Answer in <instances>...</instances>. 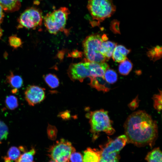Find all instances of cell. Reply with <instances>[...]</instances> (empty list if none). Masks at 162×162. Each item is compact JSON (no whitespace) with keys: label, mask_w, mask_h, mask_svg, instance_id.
Here are the masks:
<instances>
[{"label":"cell","mask_w":162,"mask_h":162,"mask_svg":"<svg viewBox=\"0 0 162 162\" xmlns=\"http://www.w3.org/2000/svg\"><path fill=\"white\" fill-rule=\"evenodd\" d=\"M127 142L138 147H152L158 136L156 121L145 111L139 110L131 114L124 124Z\"/></svg>","instance_id":"1"},{"label":"cell","mask_w":162,"mask_h":162,"mask_svg":"<svg viewBox=\"0 0 162 162\" xmlns=\"http://www.w3.org/2000/svg\"><path fill=\"white\" fill-rule=\"evenodd\" d=\"M91 127L90 131L92 134L93 139H96L100 133L105 132L110 135L113 134L115 130L112 126V121L107 111L101 109L88 113Z\"/></svg>","instance_id":"2"},{"label":"cell","mask_w":162,"mask_h":162,"mask_svg":"<svg viewBox=\"0 0 162 162\" xmlns=\"http://www.w3.org/2000/svg\"><path fill=\"white\" fill-rule=\"evenodd\" d=\"M87 8L96 25L110 17L116 10L112 0H88Z\"/></svg>","instance_id":"3"},{"label":"cell","mask_w":162,"mask_h":162,"mask_svg":"<svg viewBox=\"0 0 162 162\" xmlns=\"http://www.w3.org/2000/svg\"><path fill=\"white\" fill-rule=\"evenodd\" d=\"M103 40L100 35L93 34L87 36L83 42L84 53L87 61L97 63L108 60L100 52Z\"/></svg>","instance_id":"4"},{"label":"cell","mask_w":162,"mask_h":162,"mask_svg":"<svg viewBox=\"0 0 162 162\" xmlns=\"http://www.w3.org/2000/svg\"><path fill=\"white\" fill-rule=\"evenodd\" d=\"M70 13L68 8L63 7L47 14L44 17V22L49 32L56 34L59 31H63Z\"/></svg>","instance_id":"5"},{"label":"cell","mask_w":162,"mask_h":162,"mask_svg":"<svg viewBox=\"0 0 162 162\" xmlns=\"http://www.w3.org/2000/svg\"><path fill=\"white\" fill-rule=\"evenodd\" d=\"M127 142L126 136L123 135L114 140L109 139L106 144L100 146L101 158L99 162H108L119 159V152Z\"/></svg>","instance_id":"6"},{"label":"cell","mask_w":162,"mask_h":162,"mask_svg":"<svg viewBox=\"0 0 162 162\" xmlns=\"http://www.w3.org/2000/svg\"><path fill=\"white\" fill-rule=\"evenodd\" d=\"M75 151L70 142L61 139L50 147L48 154L55 162H68L70 154Z\"/></svg>","instance_id":"7"},{"label":"cell","mask_w":162,"mask_h":162,"mask_svg":"<svg viewBox=\"0 0 162 162\" xmlns=\"http://www.w3.org/2000/svg\"><path fill=\"white\" fill-rule=\"evenodd\" d=\"M43 20L41 12L35 8H31L25 10L18 19V27L34 28L40 26Z\"/></svg>","instance_id":"8"},{"label":"cell","mask_w":162,"mask_h":162,"mask_svg":"<svg viewBox=\"0 0 162 162\" xmlns=\"http://www.w3.org/2000/svg\"><path fill=\"white\" fill-rule=\"evenodd\" d=\"M69 76L73 81L79 80L82 82L87 77L90 76V73L84 62L71 64L68 71Z\"/></svg>","instance_id":"9"},{"label":"cell","mask_w":162,"mask_h":162,"mask_svg":"<svg viewBox=\"0 0 162 162\" xmlns=\"http://www.w3.org/2000/svg\"><path fill=\"white\" fill-rule=\"evenodd\" d=\"M25 99L30 106H33L40 103L45 98L44 88L36 86H31L25 91Z\"/></svg>","instance_id":"10"},{"label":"cell","mask_w":162,"mask_h":162,"mask_svg":"<svg viewBox=\"0 0 162 162\" xmlns=\"http://www.w3.org/2000/svg\"><path fill=\"white\" fill-rule=\"evenodd\" d=\"M84 62L89 71L90 76L104 77L105 72L109 67L108 64L105 62L97 63L90 62L87 61L86 59Z\"/></svg>","instance_id":"11"},{"label":"cell","mask_w":162,"mask_h":162,"mask_svg":"<svg viewBox=\"0 0 162 162\" xmlns=\"http://www.w3.org/2000/svg\"><path fill=\"white\" fill-rule=\"evenodd\" d=\"M89 77L90 79L89 84L92 88L96 89L98 91L104 92H107L110 90V88L109 84L106 81L104 77Z\"/></svg>","instance_id":"12"},{"label":"cell","mask_w":162,"mask_h":162,"mask_svg":"<svg viewBox=\"0 0 162 162\" xmlns=\"http://www.w3.org/2000/svg\"><path fill=\"white\" fill-rule=\"evenodd\" d=\"M101 158L100 150L88 148L84 152L83 162H99Z\"/></svg>","instance_id":"13"},{"label":"cell","mask_w":162,"mask_h":162,"mask_svg":"<svg viewBox=\"0 0 162 162\" xmlns=\"http://www.w3.org/2000/svg\"><path fill=\"white\" fill-rule=\"evenodd\" d=\"M130 51L122 45L116 46L112 55V59L117 62H122L127 58L126 56Z\"/></svg>","instance_id":"14"},{"label":"cell","mask_w":162,"mask_h":162,"mask_svg":"<svg viewBox=\"0 0 162 162\" xmlns=\"http://www.w3.org/2000/svg\"><path fill=\"white\" fill-rule=\"evenodd\" d=\"M0 4L3 9L7 12H13L19 10L20 2L19 0H0Z\"/></svg>","instance_id":"15"},{"label":"cell","mask_w":162,"mask_h":162,"mask_svg":"<svg viewBox=\"0 0 162 162\" xmlns=\"http://www.w3.org/2000/svg\"><path fill=\"white\" fill-rule=\"evenodd\" d=\"M116 45V43L112 41H103L102 44L100 52L108 60L112 56Z\"/></svg>","instance_id":"16"},{"label":"cell","mask_w":162,"mask_h":162,"mask_svg":"<svg viewBox=\"0 0 162 162\" xmlns=\"http://www.w3.org/2000/svg\"><path fill=\"white\" fill-rule=\"evenodd\" d=\"M6 79L11 86L14 89L20 88L23 84V80L21 77L14 74L12 72L7 76Z\"/></svg>","instance_id":"17"},{"label":"cell","mask_w":162,"mask_h":162,"mask_svg":"<svg viewBox=\"0 0 162 162\" xmlns=\"http://www.w3.org/2000/svg\"><path fill=\"white\" fill-rule=\"evenodd\" d=\"M145 159L147 162H162V154L160 148H154L149 152Z\"/></svg>","instance_id":"18"},{"label":"cell","mask_w":162,"mask_h":162,"mask_svg":"<svg viewBox=\"0 0 162 162\" xmlns=\"http://www.w3.org/2000/svg\"><path fill=\"white\" fill-rule=\"evenodd\" d=\"M20 148L12 146L9 149L6 156L4 158V162H13L16 160L21 155Z\"/></svg>","instance_id":"19"},{"label":"cell","mask_w":162,"mask_h":162,"mask_svg":"<svg viewBox=\"0 0 162 162\" xmlns=\"http://www.w3.org/2000/svg\"><path fill=\"white\" fill-rule=\"evenodd\" d=\"M162 51V47L157 46L150 49L147 52V55L151 60L154 62L161 58Z\"/></svg>","instance_id":"20"},{"label":"cell","mask_w":162,"mask_h":162,"mask_svg":"<svg viewBox=\"0 0 162 162\" xmlns=\"http://www.w3.org/2000/svg\"><path fill=\"white\" fill-rule=\"evenodd\" d=\"M121 62L118 67L119 73L123 75H127L132 69V63L127 58Z\"/></svg>","instance_id":"21"},{"label":"cell","mask_w":162,"mask_h":162,"mask_svg":"<svg viewBox=\"0 0 162 162\" xmlns=\"http://www.w3.org/2000/svg\"><path fill=\"white\" fill-rule=\"evenodd\" d=\"M44 80L48 86L52 89L57 87L59 85V80L54 74H47L44 76Z\"/></svg>","instance_id":"22"},{"label":"cell","mask_w":162,"mask_h":162,"mask_svg":"<svg viewBox=\"0 0 162 162\" xmlns=\"http://www.w3.org/2000/svg\"><path fill=\"white\" fill-rule=\"evenodd\" d=\"M35 152V149L32 148L29 151L21 155L15 162H34L33 158Z\"/></svg>","instance_id":"23"},{"label":"cell","mask_w":162,"mask_h":162,"mask_svg":"<svg viewBox=\"0 0 162 162\" xmlns=\"http://www.w3.org/2000/svg\"><path fill=\"white\" fill-rule=\"evenodd\" d=\"M104 78L109 84H113L117 80V75L116 72L111 69L106 70L104 75Z\"/></svg>","instance_id":"24"},{"label":"cell","mask_w":162,"mask_h":162,"mask_svg":"<svg viewBox=\"0 0 162 162\" xmlns=\"http://www.w3.org/2000/svg\"><path fill=\"white\" fill-rule=\"evenodd\" d=\"M7 107L9 109L13 110L18 106L17 98L14 96L10 95L7 97L5 100Z\"/></svg>","instance_id":"25"},{"label":"cell","mask_w":162,"mask_h":162,"mask_svg":"<svg viewBox=\"0 0 162 162\" xmlns=\"http://www.w3.org/2000/svg\"><path fill=\"white\" fill-rule=\"evenodd\" d=\"M154 100V108L160 112L162 109V93L161 91L157 94L154 95L153 97Z\"/></svg>","instance_id":"26"},{"label":"cell","mask_w":162,"mask_h":162,"mask_svg":"<svg viewBox=\"0 0 162 162\" xmlns=\"http://www.w3.org/2000/svg\"><path fill=\"white\" fill-rule=\"evenodd\" d=\"M8 42L10 45L14 48L20 47L22 44L21 39L16 35L10 37L9 38Z\"/></svg>","instance_id":"27"},{"label":"cell","mask_w":162,"mask_h":162,"mask_svg":"<svg viewBox=\"0 0 162 162\" xmlns=\"http://www.w3.org/2000/svg\"><path fill=\"white\" fill-rule=\"evenodd\" d=\"M8 127L3 122L0 121V141L6 139L8 134Z\"/></svg>","instance_id":"28"},{"label":"cell","mask_w":162,"mask_h":162,"mask_svg":"<svg viewBox=\"0 0 162 162\" xmlns=\"http://www.w3.org/2000/svg\"><path fill=\"white\" fill-rule=\"evenodd\" d=\"M68 162H83V156L80 153L74 152L70 154Z\"/></svg>","instance_id":"29"},{"label":"cell","mask_w":162,"mask_h":162,"mask_svg":"<svg viewBox=\"0 0 162 162\" xmlns=\"http://www.w3.org/2000/svg\"><path fill=\"white\" fill-rule=\"evenodd\" d=\"M47 133L49 139L54 140L56 138L57 130L54 126L49 125L47 128Z\"/></svg>","instance_id":"30"},{"label":"cell","mask_w":162,"mask_h":162,"mask_svg":"<svg viewBox=\"0 0 162 162\" xmlns=\"http://www.w3.org/2000/svg\"><path fill=\"white\" fill-rule=\"evenodd\" d=\"M119 24L116 21L112 22L111 25L110 29L115 34H120L119 27Z\"/></svg>","instance_id":"31"},{"label":"cell","mask_w":162,"mask_h":162,"mask_svg":"<svg viewBox=\"0 0 162 162\" xmlns=\"http://www.w3.org/2000/svg\"><path fill=\"white\" fill-rule=\"evenodd\" d=\"M3 9L2 6L0 4V23H1L3 21L4 17Z\"/></svg>","instance_id":"32"},{"label":"cell","mask_w":162,"mask_h":162,"mask_svg":"<svg viewBox=\"0 0 162 162\" xmlns=\"http://www.w3.org/2000/svg\"><path fill=\"white\" fill-rule=\"evenodd\" d=\"M61 116L62 117V118H69L70 116L68 112H64L63 113H62V114H61Z\"/></svg>","instance_id":"33"},{"label":"cell","mask_w":162,"mask_h":162,"mask_svg":"<svg viewBox=\"0 0 162 162\" xmlns=\"http://www.w3.org/2000/svg\"><path fill=\"white\" fill-rule=\"evenodd\" d=\"M2 34V30L0 26V38Z\"/></svg>","instance_id":"34"},{"label":"cell","mask_w":162,"mask_h":162,"mask_svg":"<svg viewBox=\"0 0 162 162\" xmlns=\"http://www.w3.org/2000/svg\"><path fill=\"white\" fill-rule=\"evenodd\" d=\"M119 159H117L113 160L108 162H119Z\"/></svg>","instance_id":"35"},{"label":"cell","mask_w":162,"mask_h":162,"mask_svg":"<svg viewBox=\"0 0 162 162\" xmlns=\"http://www.w3.org/2000/svg\"><path fill=\"white\" fill-rule=\"evenodd\" d=\"M49 162H55L53 160H51L49 161Z\"/></svg>","instance_id":"36"}]
</instances>
